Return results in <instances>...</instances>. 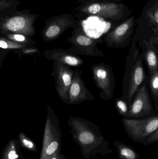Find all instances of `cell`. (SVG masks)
Returning a JSON list of instances; mask_svg holds the SVG:
<instances>
[{"label":"cell","instance_id":"cell-1","mask_svg":"<svg viewBox=\"0 0 158 159\" xmlns=\"http://www.w3.org/2000/svg\"><path fill=\"white\" fill-rule=\"evenodd\" d=\"M130 44V52L126 58L121 96L129 105L140 86L147 78L143 54L136 44L131 43Z\"/></svg>","mask_w":158,"mask_h":159},{"label":"cell","instance_id":"cell-2","mask_svg":"<svg viewBox=\"0 0 158 159\" xmlns=\"http://www.w3.org/2000/svg\"><path fill=\"white\" fill-rule=\"evenodd\" d=\"M79 19L96 16L110 22L114 26L123 22L130 16L128 6L121 2H94L80 4L74 8Z\"/></svg>","mask_w":158,"mask_h":159},{"label":"cell","instance_id":"cell-3","mask_svg":"<svg viewBox=\"0 0 158 159\" xmlns=\"http://www.w3.org/2000/svg\"><path fill=\"white\" fill-rule=\"evenodd\" d=\"M142 40L158 45V0H148L136 19L131 43L137 44Z\"/></svg>","mask_w":158,"mask_h":159},{"label":"cell","instance_id":"cell-4","mask_svg":"<svg viewBox=\"0 0 158 159\" xmlns=\"http://www.w3.org/2000/svg\"><path fill=\"white\" fill-rule=\"evenodd\" d=\"M39 15L28 9L17 10L0 22V33H16L33 37L36 33L34 24Z\"/></svg>","mask_w":158,"mask_h":159},{"label":"cell","instance_id":"cell-5","mask_svg":"<svg viewBox=\"0 0 158 159\" xmlns=\"http://www.w3.org/2000/svg\"><path fill=\"white\" fill-rule=\"evenodd\" d=\"M67 42L72 44L67 49L68 52L75 55L89 56L94 57H103L104 53L98 48L97 45L101 43L86 35L83 30L81 21L77 29L73 30L71 35L66 37Z\"/></svg>","mask_w":158,"mask_h":159},{"label":"cell","instance_id":"cell-6","mask_svg":"<svg viewBox=\"0 0 158 159\" xmlns=\"http://www.w3.org/2000/svg\"><path fill=\"white\" fill-rule=\"evenodd\" d=\"M136 20L134 16H130L123 22L113 26L104 36L106 46L116 48L128 47L135 31Z\"/></svg>","mask_w":158,"mask_h":159},{"label":"cell","instance_id":"cell-7","mask_svg":"<svg viewBox=\"0 0 158 159\" xmlns=\"http://www.w3.org/2000/svg\"><path fill=\"white\" fill-rule=\"evenodd\" d=\"M71 14L65 13L47 19L41 31L42 39L45 42L54 41L60 37L67 30L77 29L80 22Z\"/></svg>","mask_w":158,"mask_h":159},{"label":"cell","instance_id":"cell-8","mask_svg":"<svg viewBox=\"0 0 158 159\" xmlns=\"http://www.w3.org/2000/svg\"><path fill=\"white\" fill-rule=\"evenodd\" d=\"M92 79L99 89L100 98L109 100L113 98L116 80L113 69L107 63H96L92 65Z\"/></svg>","mask_w":158,"mask_h":159},{"label":"cell","instance_id":"cell-9","mask_svg":"<svg viewBox=\"0 0 158 159\" xmlns=\"http://www.w3.org/2000/svg\"><path fill=\"white\" fill-rule=\"evenodd\" d=\"M147 81V78L140 86L129 105V117L146 116L157 113L152 103Z\"/></svg>","mask_w":158,"mask_h":159},{"label":"cell","instance_id":"cell-10","mask_svg":"<svg viewBox=\"0 0 158 159\" xmlns=\"http://www.w3.org/2000/svg\"><path fill=\"white\" fill-rule=\"evenodd\" d=\"M52 75L54 78L55 91L60 100L68 103V93L74 76V70L59 62H53Z\"/></svg>","mask_w":158,"mask_h":159},{"label":"cell","instance_id":"cell-11","mask_svg":"<svg viewBox=\"0 0 158 159\" xmlns=\"http://www.w3.org/2000/svg\"><path fill=\"white\" fill-rule=\"evenodd\" d=\"M82 70L76 69L68 93V103L74 105L86 101H93L95 96L86 88L82 78Z\"/></svg>","mask_w":158,"mask_h":159},{"label":"cell","instance_id":"cell-12","mask_svg":"<svg viewBox=\"0 0 158 159\" xmlns=\"http://www.w3.org/2000/svg\"><path fill=\"white\" fill-rule=\"evenodd\" d=\"M44 55L48 60L52 61L53 62H59L70 67L79 68L84 63L81 58L63 48H55L45 50Z\"/></svg>","mask_w":158,"mask_h":159},{"label":"cell","instance_id":"cell-13","mask_svg":"<svg viewBox=\"0 0 158 159\" xmlns=\"http://www.w3.org/2000/svg\"><path fill=\"white\" fill-rule=\"evenodd\" d=\"M137 45L138 48L142 49L148 74L158 70V45L145 40L139 41Z\"/></svg>","mask_w":158,"mask_h":159},{"label":"cell","instance_id":"cell-14","mask_svg":"<svg viewBox=\"0 0 158 159\" xmlns=\"http://www.w3.org/2000/svg\"><path fill=\"white\" fill-rule=\"evenodd\" d=\"M147 85L150 96L155 104V109L158 111V70L148 74L147 76Z\"/></svg>","mask_w":158,"mask_h":159},{"label":"cell","instance_id":"cell-15","mask_svg":"<svg viewBox=\"0 0 158 159\" xmlns=\"http://www.w3.org/2000/svg\"><path fill=\"white\" fill-rule=\"evenodd\" d=\"M20 2L18 0H0V22L17 10Z\"/></svg>","mask_w":158,"mask_h":159},{"label":"cell","instance_id":"cell-16","mask_svg":"<svg viewBox=\"0 0 158 159\" xmlns=\"http://www.w3.org/2000/svg\"><path fill=\"white\" fill-rule=\"evenodd\" d=\"M9 40L27 47H35L36 43L32 38L20 34L4 33L1 34Z\"/></svg>","mask_w":158,"mask_h":159},{"label":"cell","instance_id":"cell-17","mask_svg":"<svg viewBox=\"0 0 158 159\" xmlns=\"http://www.w3.org/2000/svg\"><path fill=\"white\" fill-rule=\"evenodd\" d=\"M25 46L18 43L3 36H0V48L4 50L12 51L15 52L18 50L25 47Z\"/></svg>","mask_w":158,"mask_h":159},{"label":"cell","instance_id":"cell-18","mask_svg":"<svg viewBox=\"0 0 158 159\" xmlns=\"http://www.w3.org/2000/svg\"><path fill=\"white\" fill-rule=\"evenodd\" d=\"M115 105L118 112L124 117H129V105L121 97L117 98L115 101Z\"/></svg>","mask_w":158,"mask_h":159},{"label":"cell","instance_id":"cell-19","mask_svg":"<svg viewBox=\"0 0 158 159\" xmlns=\"http://www.w3.org/2000/svg\"><path fill=\"white\" fill-rule=\"evenodd\" d=\"M39 51V49L35 47H25L23 48L18 50L15 53L19 57L22 56H31L36 54Z\"/></svg>","mask_w":158,"mask_h":159},{"label":"cell","instance_id":"cell-20","mask_svg":"<svg viewBox=\"0 0 158 159\" xmlns=\"http://www.w3.org/2000/svg\"><path fill=\"white\" fill-rule=\"evenodd\" d=\"M18 158L15 146L14 143H11L6 150L3 159H17Z\"/></svg>","mask_w":158,"mask_h":159},{"label":"cell","instance_id":"cell-21","mask_svg":"<svg viewBox=\"0 0 158 159\" xmlns=\"http://www.w3.org/2000/svg\"><path fill=\"white\" fill-rule=\"evenodd\" d=\"M79 140L82 143L88 144L93 142L94 136L92 133L86 131L81 133L79 135Z\"/></svg>","mask_w":158,"mask_h":159},{"label":"cell","instance_id":"cell-22","mask_svg":"<svg viewBox=\"0 0 158 159\" xmlns=\"http://www.w3.org/2000/svg\"><path fill=\"white\" fill-rule=\"evenodd\" d=\"M19 138L22 144L26 148L29 149H34V144L31 141L29 140L23 134L20 133L19 134Z\"/></svg>","mask_w":158,"mask_h":159},{"label":"cell","instance_id":"cell-23","mask_svg":"<svg viewBox=\"0 0 158 159\" xmlns=\"http://www.w3.org/2000/svg\"><path fill=\"white\" fill-rule=\"evenodd\" d=\"M122 155L128 159H134L135 158V154L133 151L129 148H123L121 150Z\"/></svg>","mask_w":158,"mask_h":159},{"label":"cell","instance_id":"cell-24","mask_svg":"<svg viewBox=\"0 0 158 159\" xmlns=\"http://www.w3.org/2000/svg\"><path fill=\"white\" fill-rule=\"evenodd\" d=\"M123 0H77V3H84L94 2H120Z\"/></svg>","mask_w":158,"mask_h":159},{"label":"cell","instance_id":"cell-25","mask_svg":"<svg viewBox=\"0 0 158 159\" xmlns=\"http://www.w3.org/2000/svg\"><path fill=\"white\" fill-rule=\"evenodd\" d=\"M10 51L0 48V69L2 67L4 61L5 59Z\"/></svg>","mask_w":158,"mask_h":159},{"label":"cell","instance_id":"cell-26","mask_svg":"<svg viewBox=\"0 0 158 159\" xmlns=\"http://www.w3.org/2000/svg\"><path fill=\"white\" fill-rule=\"evenodd\" d=\"M51 159H57V158H53Z\"/></svg>","mask_w":158,"mask_h":159}]
</instances>
